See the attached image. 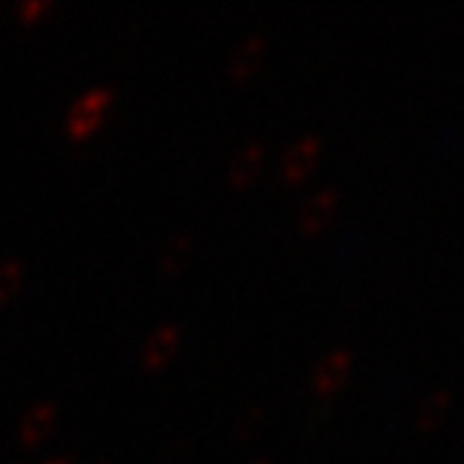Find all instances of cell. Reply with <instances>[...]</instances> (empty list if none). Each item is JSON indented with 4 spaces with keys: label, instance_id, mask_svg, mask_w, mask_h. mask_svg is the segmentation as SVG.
Here are the masks:
<instances>
[{
    "label": "cell",
    "instance_id": "4",
    "mask_svg": "<svg viewBox=\"0 0 464 464\" xmlns=\"http://www.w3.org/2000/svg\"><path fill=\"white\" fill-rule=\"evenodd\" d=\"M338 201H341V191H338L335 186H323V188H317L315 194L307 197V201H304L302 209H299V232L310 235V232L323 230V227L328 225V219L333 217V212H335Z\"/></svg>",
    "mask_w": 464,
    "mask_h": 464
},
{
    "label": "cell",
    "instance_id": "16",
    "mask_svg": "<svg viewBox=\"0 0 464 464\" xmlns=\"http://www.w3.org/2000/svg\"><path fill=\"white\" fill-rule=\"evenodd\" d=\"M44 464H70V459H50V462Z\"/></svg>",
    "mask_w": 464,
    "mask_h": 464
},
{
    "label": "cell",
    "instance_id": "7",
    "mask_svg": "<svg viewBox=\"0 0 464 464\" xmlns=\"http://www.w3.org/2000/svg\"><path fill=\"white\" fill-rule=\"evenodd\" d=\"M181 343V325L179 323H163L150 333L142 348V364L148 369H160L170 362L173 351Z\"/></svg>",
    "mask_w": 464,
    "mask_h": 464
},
{
    "label": "cell",
    "instance_id": "11",
    "mask_svg": "<svg viewBox=\"0 0 464 464\" xmlns=\"http://www.w3.org/2000/svg\"><path fill=\"white\" fill-rule=\"evenodd\" d=\"M24 276V258L21 256H8L0 261V304H5L14 297V292Z\"/></svg>",
    "mask_w": 464,
    "mask_h": 464
},
{
    "label": "cell",
    "instance_id": "9",
    "mask_svg": "<svg viewBox=\"0 0 464 464\" xmlns=\"http://www.w3.org/2000/svg\"><path fill=\"white\" fill-rule=\"evenodd\" d=\"M451 402H454V395L449 392L447 387L429 392V395L423 398V402L418 405V411H415V429L420 433L436 431V429L444 423Z\"/></svg>",
    "mask_w": 464,
    "mask_h": 464
},
{
    "label": "cell",
    "instance_id": "6",
    "mask_svg": "<svg viewBox=\"0 0 464 464\" xmlns=\"http://www.w3.org/2000/svg\"><path fill=\"white\" fill-rule=\"evenodd\" d=\"M57 413H60V405L54 400H39V402H34L32 408L26 411V415L21 418V423H18V441L24 447L39 444L52 431V426L57 420Z\"/></svg>",
    "mask_w": 464,
    "mask_h": 464
},
{
    "label": "cell",
    "instance_id": "10",
    "mask_svg": "<svg viewBox=\"0 0 464 464\" xmlns=\"http://www.w3.org/2000/svg\"><path fill=\"white\" fill-rule=\"evenodd\" d=\"M191 250H194V232H173L166 243H163L160 253H158V268H160L163 274H176V271L183 268V264L188 261Z\"/></svg>",
    "mask_w": 464,
    "mask_h": 464
},
{
    "label": "cell",
    "instance_id": "13",
    "mask_svg": "<svg viewBox=\"0 0 464 464\" xmlns=\"http://www.w3.org/2000/svg\"><path fill=\"white\" fill-rule=\"evenodd\" d=\"M183 454H188V439L179 433V436H173V439L166 441L163 454H160V464H181Z\"/></svg>",
    "mask_w": 464,
    "mask_h": 464
},
{
    "label": "cell",
    "instance_id": "14",
    "mask_svg": "<svg viewBox=\"0 0 464 464\" xmlns=\"http://www.w3.org/2000/svg\"><path fill=\"white\" fill-rule=\"evenodd\" d=\"M47 8H50V0H24V3H18L16 11L24 21H34L39 14H44Z\"/></svg>",
    "mask_w": 464,
    "mask_h": 464
},
{
    "label": "cell",
    "instance_id": "15",
    "mask_svg": "<svg viewBox=\"0 0 464 464\" xmlns=\"http://www.w3.org/2000/svg\"><path fill=\"white\" fill-rule=\"evenodd\" d=\"M250 464H274L271 459H266V457H258V459H253Z\"/></svg>",
    "mask_w": 464,
    "mask_h": 464
},
{
    "label": "cell",
    "instance_id": "1",
    "mask_svg": "<svg viewBox=\"0 0 464 464\" xmlns=\"http://www.w3.org/2000/svg\"><path fill=\"white\" fill-rule=\"evenodd\" d=\"M114 103V88L109 85H93L85 91L81 99L70 106L65 116V132L70 140H85L101 124L103 114Z\"/></svg>",
    "mask_w": 464,
    "mask_h": 464
},
{
    "label": "cell",
    "instance_id": "2",
    "mask_svg": "<svg viewBox=\"0 0 464 464\" xmlns=\"http://www.w3.org/2000/svg\"><path fill=\"white\" fill-rule=\"evenodd\" d=\"M351 366H353V353L348 348H333V351H328L315 364L313 390L320 398H328L333 392H338L346 384Z\"/></svg>",
    "mask_w": 464,
    "mask_h": 464
},
{
    "label": "cell",
    "instance_id": "12",
    "mask_svg": "<svg viewBox=\"0 0 464 464\" xmlns=\"http://www.w3.org/2000/svg\"><path fill=\"white\" fill-rule=\"evenodd\" d=\"M264 418H266V408L261 405V402H258V405H250L248 411L240 415V418L235 420V426H232L235 439H237V441H246V439H250L253 433L261 429Z\"/></svg>",
    "mask_w": 464,
    "mask_h": 464
},
{
    "label": "cell",
    "instance_id": "3",
    "mask_svg": "<svg viewBox=\"0 0 464 464\" xmlns=\"http://www.w3.org/2000/svg\"><path fill=\"white\" fill-rule=\"evenodd\" d=\"M323 152V140L317 134H302L292 148L284 152L282 176L284 181L299 183L313 168Z\"/></svg>",
    "mask_w": 464,
    "mask_h": 464
},
{
    "label": "cell",
    "instance_id": "5",
    "mask_svg": "<svg viewBox=\"0 0 464 464\" xmlns=\"http://www.w3.org/2000/svg\"><path fill=\"white\" fill-rule=\"evenodd\" d=\"M268 50V39L264 32H253L248 36L240 39V44L232 52L230 63H227V75H230L235 83L250 78L258 65L264 63V54Z\"/></svg>",
    "mask_w": 464,
    "mask_h": 464
},
{
    "label": "cell",
    "instance_id": "8",
    "mask_svg": "<svg viewBox=\"0 0 464 464\" xmlns=\"http://www.w3.org/2000/svg\"><path fill=\"white\" fill-rule=\"evenodd\" d=\"M264 158H266V145L261 140H250L248 145H243V150L232 158L230 170H227V181L230 186H246L250 183L256 176H258V170L264 166Z\"/></svg>",
    "mask_w": 464,
    "mask_h": 464
},
{
    "label": "cell",
    "instance_id": "17",
    "mask_svg": "<svg viewBox=\"0 0 464 464\" xmlns=\"http://www.w3.org/2000/svg\"><path fill=\"white\" fill-rule=\"evenodd\" d=\"M96 464H111V462H96Z\"/></svg>",
    "mask_w": 464,
    "mask_h": 464
}]
</instances>
